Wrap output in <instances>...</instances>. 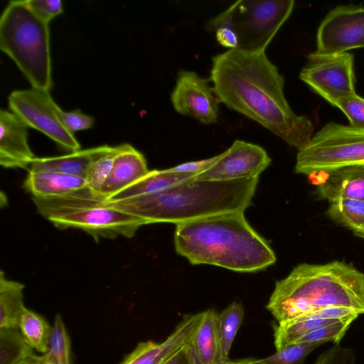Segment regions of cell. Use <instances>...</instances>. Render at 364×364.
Instances as JSON below:
<instances>
[{
	"mask_svg": "<svg viewBox=\"0 0 364 364\" xmlns=\"http://www.w3.org/2000/svg\"><path fill=\"white\" fill-rule=\"evenodd\" d=\"M210 80L219 101L255 121L299 150L314 129L312 122L299 116L284 92V78L265 50H228L213 58Z\"/></svg>",
	"mask_w": 364,
	"mask_h": 364,
	"instance_id": "1",
	"label": "cell"
},
{
	"mask_svg": "<svg viewBox=\"0 0 364 364\" xmlns=\"http://www.w3.org/2000/svg\"><path fill=\"white\" fill-rule=\"evenodd\" d=\"M176 252L192 264L255 272L276 262L274 252L247 221L244 212L218 214L176 225Z\"/></svg>",
	"mask_w": 364,
	"mask_h": 364,
	"instance_id": "2",
	"label": "cell"
},
{
	"mask_svg": "<svg viewBox=\"0 0 364 364\" xmlns=\"http://www.w3.org/2000/svg\"><path fill=\"white\" fill-rule=\"evenodd\" d=\"M259 177L230 181L194 177L161 191L112 205L140 218L144 225H176L218 214L244 212L252 204Z\"/></svg>",
	"mask_w": 364,
	"mask_h": 364,
	"instance_id": "3",
	"label": "cell"
},
{
	"mask_svg": "<svg viewBox=\"0 0 364 364\" xmlns=\"http://www.w3.org/2000/svg\"><path fill=\"white\" fill-rule=\"evenodd\" d=\"M332 307L364 314V273L342 261L298 264L275 283L266 306L277 322Z\"/></svg>",
	"mask_w": 364,
	"mask_h": 364,
	"instance_id": "4",
	"label": "cell"
},
{
	"mask_svg": "<svg viewBox=\"0 0 364 364\" xmlns=\"http://www.w3.org/2000/svg\"><path fill=\"white\" fill-rule=\"evenodd\" d=\"M0 48L18 66L31 87H52L49 23L38 17L26 0L11 1L0 18Z\"/></svg>",
	"mask_w": 364,
	"mask_h": 364,
	"instance_id": "5",
	"label": "cell"
},
{
	"mask_svg": "<svg viewBox=\"0 0 364 364\" xmlns=\"http://www.w3.org/2000/svg\"><path fill=\"white\" fill-rule=\"evenodd\" d=\"M38 212L59 229H81L96 240L132 237L144 222L107 202L106 198H33Z\"/></svg>",
	"mask_w": 364,
	"mask_h": 364,
	"instance_id": "6",
	"label": "cell"
},
{
	"mask_svg": "<svg viewBox=\"0 0 364 364\" xmlns=\"http://www.w3.org/2000/svg\"><path fill=\"white\" fill-rule=\"evenodd\" d=\"M294 7L293 0H240L211 18L206 28L214 31L219 26L230 27L237 35V49L266 50Z\"/></svg>",
	"mask_w": 364,
	"mask_h": 364,
	"instance_id": "7",
	"label": "cell"
},
{
	"mask_svg": "<svg viewBox=\"0 0 364 364\" xmlns=\"http://www.w3.org/2000/svg\"><path fill=\"white\" fill-rule=\"evenodd\" d=\"M360 164H364V129L331 122L298 150L294 171L311 176Z\"/></svg>",
	"mask_w": 364,
	"mask_h": 364,
	"instance_id": "8",
	"label": "cell"
},
{
	"mask_svg": "<svg viewBox=\"0 0 364 364\" xmlns=\"http://www.w3.org/2000/svg\"><path fill=\"white\" fill-rule=\"evenodd\" d=\"M9 107L28 127L35 129L70 152L80 150L75 135L62 124L58 105L49 91L34 88L14 90L8 97Z\"/></svg>",
	"mask_w": 364,
	"mask_h": 364,
	"instance_id": "9",
	"label": "cell"
},
{
	"mask_svg": "<svg viewBox=\"0 0 364 364\" xmlns=\"http://www.w3.org/2000/svg\"><path fill=\"white\" fill-rule=\"evenodd\" d=\"M300 79L332 105L355 93L353 55L311 53Z\"/></svg>",
	"mask_w": 364,
	"mask_h": 364,
	"instance_id": "10",
	"label": "cell"
},
{
	"mask_svg": "<svg viewBox=\"0 0 364 364\" xmlns=\"http://www.w3.org/2000/svg\"><path fill=\"white\" fill-rule=\"evenodd\" d=\"M364 47V8L341 5L321 21L316 34L317 54H337Z\"/></svg>",
	"mask_w": 364,
	"mask_h": 364,
	"instance_id": "11",
	"label": "cell"
},
{
	"mask_svg": "<svg viewBox=\"0 0 364 364\" xmlns=\"http://www.w3.org/2000/svg\"><path fill=\"white\" fill-rule=\"evenodd\" d=\"M270 162L271 159L262 146L235 140L228 149L220 154L215 164L194 178L216 181L257 178Z\"/></svg>",
	"mask_w": 364,
	"mask_h": 364,
	"instance_id": "12",
	"label": "cell"
},
{
	"mask_svg": "<svg viewBox=\"0 0 364 364\" xmlns=\"http://www.w3.org/2000/svg\"><path fill=\"white\" fill-rule=\"evenodd\" d=\"M174 109L204 124L218 121L220 103L208 81L196 73L181 70L171 95Z\"/></svg>",
	"mask_w": 364,
	"mask_h": 364,
	"instance_id": "13",
	"label": "cell"
},
{
	"mask_svg": "<svg viewBox=\"0 0 364 364\" xmlns=\"http://www.w3.org/2000/svg\"><path fill=\"white\" fill-rule=\"evenodd\" d=\"M201 312L184 316L163 341L140 342L121 364H162L191 340L201 318Z\"/></svg>",
	"mask_w": 364,
	"mask_h": 364,
	"instance_id": "14",
	"label": "cell"
},
{
	"mask_svg": "<svg viewBox=\"0 0 364 364\" xmlns=\"http://www.w3.org/2000/svg\"><path fill=\"white\" fill-rule=\"evenodd\" d=\"M27 126L11 111H0V164L28 169L36 158L28 142Z\"/></svg>",
	"mask_w": 364,
	"mask_h": 364,
	"instance_id": "15",
	"label": "cell"
},
{
	"mask_svg": "<svg viewBox=\"0 0 364 364\" xmlns=\"http://www.w3.org/2000/svg\"><path fill=\"white\" fill-rule=\"evenodd\" d=\"M353 314L360 315L363 313L347 307H332L277 322V324L273 325L276 350L295 344L300 338L319 327Z\"/></svg>",
	"mask_w": 364,
	"mask_h": 364,
	"instance_id": "16",
	"label": "cell"
},
{
	"mask_svg": "<svg viewBox=\"0 0 364 364\" xmlns=\"http://www.w3.org/2000/svg\"><path fill=\"white\" fill-rule=\"evenodd\" d=\"M23 188L35 198H105L92 191L85 179L57 172L28 171Z\"/></svg>",
	"mask_w": 364,
	"mask_h": 364,
	"instance_id": "17",
	"label": "cell"
},
{
	"mask_svg": "<svg viewBox=\"0 0 364 364\" xmlns=\"http://www.w3.org/2000/svg\"><path fill=\"white\" fill-rule=\"evenodd\" d=\"M149 172L144 155L129 144L120 145L112 171L100 195L106 200L136 182Z\"/></svg>",
	"mask_w": 364,
	"mask_h": 364,
	"instance_id": "18",
	"label": "cell"
},
{
	"mask_svg": "<svg viewBox=\"0 0 364 364\" xmlns=\"http://www.w3.org/2000/svg\"><path fill=\"white\" fill-rule=\"evenodd\" d=\"M320 175L323 176L316 188L320 198L329 203L338 198L364 200V164L347 166Z\"/></svg>",
	"mask_w": 364,
	"mask_h": 364,
	"instance_id": "19",
	"label": "cell"
},
{
	"mask_svg": "<svg viewBox=\"0 0 364 364\" xmlns=\"http://www.w3.org/2000/svg\"><path fill=\"white\" fill-rule=\"evenodd\" d=\"M112 146L103 145L78 150L70 154L53 157H36L28 171H50L86 178L89 167L92 161L99 156L107 152Z\"/></svg>",
	"mask_w": 364,
	"mask_h": 364,
	"instance_id": "20",
	"label": "cell"
},
{
	"mask_svg": "<svg viewBox=\"0 0 364 364\" xmlns=\"http://www.w3.org/2000/svg\"><path fill=\"white\" fill-rule=\"evenodd\" d=\"M201 314L200 321L186 345L190 364H219L216 331L218 313L209 309Z\"/></svg>",
	"mask_w": 364,
	"mask_h": 364,
	"instance_id": "21",
	"label": "cell"
},
{
	"mask_svg": "<svg viewBox=\"0 0 364 364\" xmlns=\"http://www.w3.org/2000/svg\"><path fill=\"white\" fill-rule=\"evenodd\" d=\"M196 175L181 173L164 170H153L127 188L107 198L108 202H115L128 198L152 194L178 183L189 180Z\"/></svg>",
	"mask_w": 364,
	"mask_h": 364,
	"instance_id": "22",
	"label": "cell"
},
{
	"mask_svg": "<svg viewBox=\"0 0 364 364\" xmlns=\"http://www.w3.org/2000/svg\"><path fill=\"white\" fill-rule=\"evenodd\" d=\"M24 285L0 273V329L18 330L23 311Z\"/></svg>",
	"mask_w": 364,
	"mask_h": 364,
	"instance_id": "23",
	"label": "cell"
},
{
	"mask_svg": "<svg viewBox=\"0 0 364 364\" xmlns=\"http://www.w3.org/2000/svg\"><path fill=\"white\" fill-rule=\"evenodd\" d=\"M244 309L241 303L233 301L218 314L216 322L219 364H226L233 341L242 325Z\"/></svg>",
	"mask_w": 364,
	"mask_h": 364,
	"instance_id": "24",
	"label": "cell"
},
{
	"mask_svg": "<svg viewBox=\"0 0 364 364\" xmlns=\"http://www.w3.org/2000/svg\"><path fill=\"white\" fill-rule=\"evenodd\" d=\"M18 331L33 349L43 354L48 352L52 326L43 316L25 308L20 318Z\"/></svg>",
	"mask_w": 364,
	"mask_h": 364,
	"instance_id": "25",
	"label": "cell"
},
{
	"mask_svg": "<svg viewBox=\"0 0 364 364\" xmlns=\"http://www.w3.org/2000/svg\"><path fill=\"white\" fill-rule=\"evenodd\" d=\"M326 215L333 222L353 231L364 232V200L338 198L330 203Z\"/></svg>",
	"mask_w": 364,
	"mask_h": 364,
	"instance_id": "26",
	"label": "cell"
},
{
	"mask_svg": "<svg viewBox=\"0 0 364 364\" xmlns=\"http://www.w3.org/2000/svg\"><path fill=\"white\" fill-rule=\"evenodd\" d=\"M18 330L0 329V364H18L35 355Z\"/></svg>",
	"mask_w": 364,
	"mask_h": 364,
	"instance_id": "27",
	"label": "cell"
},
{
	"mask_svg": "<svg viewBox=\"0 0 364 364\" xmlns=\"http://www.w3.org/2000/svg\"><path fill=\"white\" fill-rule=\"evenodd\" d=\"M70 341L60 314H58L52 326L48 350L43 354L49 364H71Z\"/></svg>",
	"mask_w": 364,
	"mask_h": 364,
	"instance_id": "28",
	"label": "cell"
},
{
	"mask_svg": "<svg viewBox=\"0 0 364 364\" xmlns=\"http://www.w3.org/2000/svg\"><path fill=\"white\" fill-rule=\"evenodd\" d=\"M359 316L353 314L336 322L319 327L300 338L295 344L306 343L333 342L339 343L351 323Z\"/></svg>",
	"mask_w": 364,
	"mask_h": 364,
	"instance_id": "29",
	"label": "cell"
},
{
	"mask_svg": "<svg viewBox=\"0 0 364 364\" xmlns=\"http://www.w3.org/2000/svg\"><path fill=\"white\" fill-rule=\"evenodd\" d=\"M120 145L112 146L107 152L99 156L91 163L86 176L89 188L100 195V191L108 178L119 150Z\"/></svg>",
	"mask_w": 364,
	"mask_h": 364,
	"instance_id": "30",
	"label": "cell"
},
{
	"mask_svg": "<svg viewBox=\"0 0 364 364\" xmlns=\"http://www.w3.org/2000/svg\"><path fill=\"white\" fill-rule=\"evenodd\" d=\"M322 345L321 343H298L289 346L265 358H261L264 364H304L306 356Z\"/></svg>",
	"mask_w": 364,
	"mask_h": 364,
	"instance_id": "31",
	"label": "cell"
},
{
	"mask_svg": "<svg viewBox=\"0 0 364 364\" xmlns=\"http://www.w3.org/2000/svg\"><path fill=\"white\" fill-rule=\"evenodd\" d=\"M334 106L344 113L350 125L364 129V98L355 93L339 100Z\"/></svg>",
	"mask_w": 364,
	"mask_h": 364,
	"instance_id": "32",
	"label": "cell"
},
{
	"mask_svg": "<svg viewBox=\"0 0 364 364\" xmlns=\"http://www.w3.org/2000/svg\"><path fill=\"white\" fill-rule=\"evenodd\" d=\"M57 112L63 126L73 134L77 132L88 129L94 124V118L79 109L65 112L58 106Z\"/></svg>",
	"mask_w": 364,
	"mask_h": 364,
	"instance_id": "33",
	"label": "cell"
},
{
	"mask_svg": "<svg viewBox=\"0 0 364 364\" xmlns=\"http://www.w3.org/2000/svg\"><path fill=\"white\" fill-rule=\"evenodd\" d=\"M26 3L38 17L48 23L63 12L60 0H26Z\"/></svg>",
	"mask_w": 364,
	"mask_h": 364,
	"instance_id": "34",
	"label": "cell"
},
{
	"mask_svg": "<svg viewBox=\"0 0 364 364\" xmlns=\"http://www.w3.org/2000/svg\"><path fill=\"white\" fill-rule=\"evenodd\" d=\"M220 156V154L205 159L185 162L168 169L175 173L197 175L210 167Z\"/></svg>",
	"mask_w": 364,
	"mask_h": 364,
	"instance_id": "35",
	"label": "cell"
},
{
	"mask_svg": "<svg viewBox=\"0 0 364 364\" xmlns=\"http://www.w3.org/2000/svg\"><path fill=\"white\" fill-rule=\"evenodd\" d=\"M313 364H355L350 358L334 348L321 353Z\"/></svg>",
	"mask_w": 364,
	"mask_h": 364,
	"instance_id": "36",
	"label": "cell"
},
{
	"mask_svg": "<svg viewBox=\"0 0 364 364\" xmlns=\"http://www.w3.org/2000/svg\"><path fill=\"white\" fill-rule=\"evenodd\" d=\"M214 31L215 32L217 41L221 46L228 48L230 50L238 48L239 40L237 35L231 28L219 26Z\"/></svg>",
	"mask_w": 364,
	"mask_h": 364,
	"instance_id": "37",
	"label": "cell"
},
{
	"mask_svg": "<svg viewBox=\"0 0 364 364\" xmlns=\"http://www.w3.org/2000/svg\"><path fill=\"white\" fill-rule=\"evenodd\" d=\"M187 345V344H186ZM186 345L170 357L162 364H190Z\"/></svg>",
	"mask_w": 364,
	"mask_h": 364,
	"instance_id": "38",
	"label": "cell"
},
{
	"mask_svg": "<svg viewBox=\"0 0 364 364\" xmlns=\"http://www.w3.org/2000/svg\"><path fill=\"white\" fill-rule=\"evenodd\" d=\"M226 364H264L262 362L261 358H242L235 360H230Z\"/></svg>",
	"mask_w": 364,
	"mask_h": 364,
	"instance_id": "39",
	"label": "cell"
},
{
	"mask_svg": "<svg viewBox=\"0 0 364 364\" xmlns=\"http://www.w3.org/2000/svg\"><path fill=\"white\" fill-rule=\"evenodd\" d=\"M45 362V358L44 355H33L22 362H21L18 364H43Z\"/></svg>",
	"mask_w": 364,
	"mask_h": 364,
	"instance_id": "40",
	"label": "cell"
},
{
	"mask_svg": "<svg viewBox=\"0 0 364 364\" xmlns=\"http://www.w3.org/2000/svg\"><path fill=\"white\" fill-rule=\"evenodd\" d=\"M355 235L357 236V237H361V238L364 239V232L358 233V234H355Z\"/></svg>",
	"mask_w": 364,
	"mask_h": 364,
	"instance_id": "41",
	"label": "cell"
},
{
	"mask_svg": "<svg viewBox=\"0 0 364 364\" xmlns=\"http://www.w3.org/2000/svg\"><path fill=\"white\" fill-rule=\"evenodd\" d=\"M44 358H45V357H44ZM43 364H49V363H48L46 361V360H45V362H44V363H43Z\"/></svg>",
	"mask_w": 364,
	"mask_h": 364,
	"instance_id": "42",
	"label": "cell"
}]
</instances>
